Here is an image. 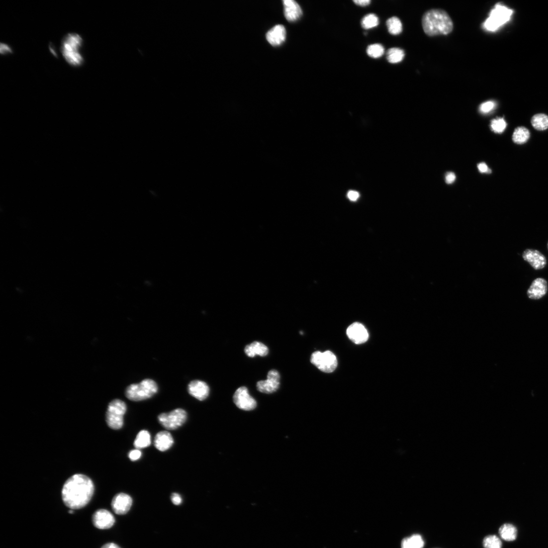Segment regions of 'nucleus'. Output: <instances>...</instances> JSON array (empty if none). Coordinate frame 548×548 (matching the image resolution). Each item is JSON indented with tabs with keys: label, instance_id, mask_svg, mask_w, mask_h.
I'll return each instance as SVG.
<instances>
[{
	"label": "nucleus",
	"instance_id": "3",
	"mask_svg": "<svg viewBox=\"0 0 548 548\" xmlns=\"http://www.w3.org/2000/svg\"><path fill=\"white\" fill-rule=\"evenodd\" d=\"M83 39L76 33L68 34L63 39L62 53L67 62L73 66H81L84 59L80 53Z\"/></svg>",
	"mask_w": 548,
	"mask_h": 548
},
{
	"label": "nucleus",
	"instance_id": "10",
	"mask_svg": "<svg viewBox=\"0 0 548 548\" xmlns=\"http://www.w3.org/2000/svg\"><path fill=\"white\" fill-rule=\"evenodd\" d=\"M280 376L278 371L275 369L270 370L268 373L267 379L258 382V390L267 394L276 391L280 386Z\"/></svg>",
	"mask_w": 548,
	"mask_h": 548
},
{
	"label": "nucleus",
	"instance_id": "14",
	"mask_svg": "<svg viewBox=\"0 0 548 548\" xmlns=\"http://www.w3.org/2000/svg\"><path fill=\"white\" fill-rule=\"evenodd\" d=\"M522 258L536 270L543 269L547 265L545 257L537 250L527 249L523 253Z\"/></svg>",
	"mask_w": 548,
	"mask_h": 548
},
{
	"label": "nucleus",
	"instance_id": "33",
	"mask_svg": "<svg viewBox=\"0 0 548 548\" xmlns=\"http://www.w3.org/2000/svg\"><path fill=\"white\" fill-rule=\"evenodd\" d=\"M128 456L131 460L135 461L139 460L141 458L142 453L139 450H134L129 453Z\"/></svg>",
	"mask_w": 548,
	"mask_h": 548
},
{
	"label": "nucleus",
	"instance_id": "13",
	"mask_svg": "<svg viewBox=\"0 0 548 548\" xmlns=\"http://www.w3.org/2000/svg\"><path fill=\"white\" fill-rule=\"evenodd\" d=\"M347 335L350 339L356 344L366 342L368 339V334L362 324L355 322L347 330Z\"/></svg>",
	"mask_w": 548,
	"mask_h": 548
},
{
	"label": "nucleus",
	"instance_id": "17",
	"mask_svg": "<svg viewBox=\"0 0 548 548\" xmlns=\"http://www.w3.org/2000/svg\"><path fill=\"white\" fill-rule=\"evenodd\" d=\"M286 32L282 25L279 24L271 29L266 35V38L270 44L278 46L285 40Z\"/></svg>",
	"mask_w": 548,
	"mask_h": 548
},
{
	"label": "nucleus",
	"instance_id": "19",
	"mask_svg": "<svg viewBox=\"0 0 548 548\" xmlns=\"http://www.w3.org/2000/svg\"><path fill=\"white\" fill-rule=\"evenodd\" d=\"M173 444V438L168 431H162L158 433L154 441V445L157 449L162 452L169 450Z\"/></svg>",
	"mask_w": 548,
	"mask_h": 548
},
{
	"label": "nucleus",
	"instance_id": "38",
	"mask_svg": "<svg viewBox=\"0 0 548 548\" xmlns=\"http://www.w3.org/2000/svg\"><path fill=\"white\" fill-rule=\"evenodd\" d=\"M478 168L481 173H490L491 170L484 163H481L478 165Z\"/></svg>",
	"mask_w": 548,
	"mask_h": 548
},
{
	"label": "nucleus",
	"instance_id": "1",
	"mask_svg": "<svg viewBox=\"0 0 548 548\" xmlns=\"http://www.w3.org/2000/svg\"><path fill=\"white\" fill-rule=\"evenodd\" d=\"M94 490L92 480L83 474H76L64 484L62 499L65 505L71 510L82 509L91 499Z\"/></svg>",
	"mask_w": 548,
	"mask_h": 548
},
{
	"label": "nucleus",
	"instance_id": "11",
	"mask_svg": "<svg viewBox=\"0 0 548 548\" xmlns=\"http://www.w3.org/2000/svg\"><path fill=\"white\" fill-rule=\"evenodd\" d=\"M133 500L128 494L120 493L114 496L111 502L114 512L119 515L126 514L131 509Z\"/></svg>",
	"mask_w": 548,
	"mask_h": 548
},
{
	"label": "nucleus",
	"instance_id": "25",
	"mask_svg": "<svg viewBox=\"0 0 548 548\" xmlns=\"http://www.w3.org/2000/svg\"><path fill=\"white\" fill-rule=\"evenodd\" d=\"M405 53L403 49L399 48H392L387 52V59L391 64H396L403 61Z\"/></svg>",
	"mask_w": 548,
	"mask_h": 548
},
{
	"label": "nucleus",
	"instance_id": "24",
	"mask_svg": "<svg viewBox=\"0 0 548 548\" xmlns=\"http://www.w3.org/2000/svg\"><path fill=\"white\" fill-rule=\"evenodd\" d=\"M386 24L389 32L392 35L400 34L403 31L402 22L397 17L394 16L389 18L387 20Z\"/></svg>",
	"mask_w": 548,
	"mask_h": 548
},
{
	"label": "nucleus",
	"instance_id": "30",
	"mask_svg": "<svg viewBox=\"0 0 548 548\" xmlns=\"http://www.w3.org/2000/svg\"><path fill=\"white\" fill-rule=\"evenodd\" d=\"M367 55L372 58H379L384 54L383 46L379 44H372L368 46L366 49Z\"/></svg>",
	"mask_w": 548,
	"mask_h": 548
},
{
	"label": "nucleus",
	"instance_id": "20",
	"mask_svg": "<svg viewBox=\"0 0 548 548\" xmlns=\"http://www.w3.org/2000/svg\"><path fill=\"white\" fill-rule=\"evenodd\" d=\"M244 352L248 357L251 358H254L256 356L265 357L269 353V349L263 343L255 341L246 346Z\"/></svg>",
	"mask_w": 548,
	"mask_h": 548
},
{
	"label": "nucleus",
	"instance_id": "29",
	"mask_svg": "<svg viewBox=\"0 0 548 548\" xmlns=\"http://www.w3.org/2000/svg\"><path fill=\"white\" fill-rule=\"evenodd\" d=\"M502 545L500 539L495 535L486 536L483 542L484 548H502Z\"/></svg>",
	"mask_w": 548,
	"mask_h": 548
},
{
	"label": "nucleus",
	"instance_id": "22",
	"mask_svg": "<svg viewBox=\"0 0 548 548\" xmlns=\"http://www.w3.org/2000/svg\"><path fill=\"white\" fill-rule=\"evenodd\" d=\"M499 534L502 539L506 541H515L517 537V528L512 524L503 525L499 529Z\"/></svg>",
	"mask_w": 548,
	"mask_h": 548
},
{
	"label": "nucleus",
	"instance_id": "2",
	"mask_svg": "<svg viewBox=\"0 0 548 548\" xmlns=\"http://www.w3.org/2000/svg\"><path fill=\"white\" fill-rule=\"evenodd\" d=\"M423 31L429 36L449 34L454 29V23L445 11L433 9L423 14L422 19Z\"/></svg>",
	"mask_w": 548,
	"mask_h": 548
},
{
	"label": "nucleus",
	"instance_id": "21",
	"mask_svg": "<svg viewBox=\"0 0 548 548\" xmlns=\"http://www.w3.org/2000/svg\"><path fill=\"white\" fill-rule=\"evenodd\" d=\"M425 541L419 534H414L404 539L401 543L402 548H423Z\"/></svg>",
	"mask_w": 548,
	"mask_h": 548
},
{
	"label": "nucleus",
	"instance_id": "42",
	"mask_svg": "<svg viewBox=\"0 0 548 548\" xmlns=\"http://www.w3.org/2000/svg\"><path fill=\"white\" fill-rule=\"evenodd\" d=\"M547 246H548V245H547Z\"/></svg>",
	"mask_w": 548,
	"mask_h": 548
},
{
	"label": "nucleus",
	"instance_id": "15",
	"mask_svg": "<svg viewBox=\"0 0 548 548\" xmlns=\"http://www.w3.org/2000/svg\"><path fill=\"white\" fill-rule=\"evenodd\" d=\"M189 393L199 401H204L208 396L210 388L206 383L200 380L191 381L188 385Z\"/></svg>",
	"mask_w": 548,
	"mask_h": 548
},
{
	"label": "nucleus",
	"instance_id": "18",
	"mask_svg": "<svg viewBox=\"0 0 548 548\" xmlns=\"http://www.w3.org/2000/svg\"><path fill=\"white\" fill-rule=\"evenodd\" d=\"M283 5L284 15L288 21H296L302 15L303 11L300 6L293 0H284Z\"/></svg>",
	"mask_w": 548,
	"mask_h": 548
},
{
	"label": "nucleus",
	"instance_id": "31",
	"mask_svg": "<svg viewBox=\"0 0 548 548\" xmlns=\"http://www.w3.org/2000/svg\"><path fill=\"white\" fill-rule=\"evenodd\" d=\"M507 123L503 118H497L491 121V128L495 133H502L507 127Z\"/></svg>",
	"mask_w": 548,
	"mask_h": 548
},
{
	"label": "nucleus",
	"instance_id": "4",
	"mask_svg": "<svg viewBox=\"0 0 548 548\" xmlns=\"http://www.w3.org/2000/svg\"><path fill=\"white\" fill-rule=\"evenodd\" d=\"M158 391L156 382L150 379H146L138 384L129 385L126 390V396L132 401H144L152 397Z\"/></svg>",
	"mask_w": 548,
	"mask_h": 548
},
{
	"label": "nucleus",
	"instance_id": "39",
	"mask_svg": "<svg viewBox=\"0 0 548 548\" xmlns=\"http://www.w3.org/2000/svg\"><path fill=\"white\" fill-rule=\"evenodd\" d=\"M354 3L361 6H366L370 4V1H369V0H356V1H354Z\"/></svg>",
	"mask_w": 548,
	"mask_h": 548
},
{
	"label": "nucleus",
	"instance_id": "41",
	"mask_svg": "<svg viewBox=\"0 0 548 548\" xmlns=\"http://www.w3.org/2000/svg\"><path fill=\"white\" fill-rule=\"evenodd\" d=\"M69 513H70V514H73V513H74V511H73V510H70V511H69Z\"/></svg>",
	"mask_w": 548,
	"mask_h": 548
},
{
	"label": "nucleus",
	"instance_id": "34",
	"mask_svg": "<svg viewBox=\"0 0 548 548\" xmlns=\"http://www.w3.org/2000/svg\"><path fill=\"white\" fill-rule=\"evenodd\" d=\"M171 500L174 505L179 506L182 503L183 500L181 496L177 493H173L171 496Z\"/></svg>",
	"mask_w": 548,
	"mask_h": 548
},
{
	"label": "nucleus",
	"instance_id": "36",
	"mask_svg": "<svg viewBox=\"0 0 548 548\" xmlns=\"http://www.w3.org/2000/svg\"><path fill=\"white\" fill-rule=\"evenodd\" d=\"M347 196L350 200L356 201L359 198L360 194L357 191L351 190L348 192Z\"/></svg>",
	"mask_w": 548,
	"mask_h": 548
},
{
	"label": "nucleus",
	"instance_id": "32",
	"mask_svg": "<svg viewBox=\"0 0 548 548\" xmlns=\"http://www.w3.org/2000/svg\"><path fill=\"white\" fill-rule=\"evenodd\" d=\"M495 105V103L492 101L485 102L480 105V111L482 113H489L494 108Z\"/></svg>",
	"mask_w": 548,
	"mask_h": 548
},
{
	"label": "nucleus",
	"instance_id": "28",
	"mask_svg": "<svg viewBox=\"0 0 548 548\" xmlns=\"http://www.w3.org/2000/svg\"><path fill=\"white\" fill-rule=\"evenodd\" d=\"M378 24V17L374 14H369L365 15L362 21V26L365 29L376 27Z\"/></svg>",
	"mask_w": 548,
	"mask_h": 548
},
{
	"label": "nucleus",
	"instance_id": "5",
	"mask_svg": "<svg viewBox=\"0 0 548 548\" xmlns=\"http://www.w3.org/2000/svg\"><path fill=\"white\" fill-rule=\"evenodd\" d=\"M513 12L512 10L504 5H496L484 23V28L489 31H496L509 21Z\"/></svg>",
	"mask_w": 548,
	"mask_h": 548
},
{
	"label": "nucleus",
	"instance_id": "27",
	"mask_svg": "<svg viewBox=\"0 0 548 548\" xmlns=\"http://www.w3.org/2000/svg\"><path fill=\"white\" fill-rule=\"evenodd\" d=\"M532 124L537 130H545L548 128V116L544 114H536L532 118Z\"/></svg>",
	"mask_w": 548,
	"mask_h": 548
},
{
	"label": "nucleus",
	"instance_id": "6",
	"mask_svg": "<svg viewBox=\"0 0 548 548\" xmlns=\"http://www.w3.org/2000/svg\"><path fill=\"white\" fill-rule=\"evenodd\" d=\"M127 412L125 403L119 399L111 401L107 408L106 415L107 424L111 429H120L123 425V416Z\"/></svg>",
	"mask_w": 548,
	"mask_h": 548
},
{
	"label": "nucleus",
	"instance_id": "9",
	"mask_svg": "<svg viewBox=\"0 0 548 548\" xmlns=\"http://www.w3.org/2000/svg\"><path fill=\"white\" fill-rule=\"evenodd\" d=\"M233 400L238 408L244 411L253 410L257 406V401L249 393L248 389L244 386L239 388L236 391Z\"/></svg>",
	"mask_w": 548,
	"mask_h": 548
},
{
	"label": "nucleus",
	"instance_id": "8",
	"mask_svg": "<svg viewBox=\"0 0 548 548\" xmlns=\"http://www.w3.org/2000/svg\"><path fill=\"white\" fill-rule=\"evenodd\" d=\"M311 363L321 371L327 373L334 371L338 365L336 357L330 351L314 353L311 357Z\"/></svg>",
	"mask_w": 548,
	"mask_h": 548
},
{
	"label": "nucleus",
	"instance_id": "12",
	"mask_svg": "<svg viewBox=\"0 0 548 548\" xmlns=\"http://www.w3.org/2000/svg\"><path fill=\"white\" fill-rule=\"evenodd\" d=\"M92 522L96 528L107 530L113 526L115 518L109 511L105 509H100L96 511L93 515Z\"/></svg>",
	"mask_w": 548,
	"mask_h": 548
},
{
	"label": "nucleus",
	"instance_id": "7",
	"mask_svg": "<svg viewBox=\"0 0 548 548\" xmlns=\"http://www.w3.org/2000/svg\"><path fill=\"white\" fill-rule=\"evenodd\" d=\"M187 415L182 409H177L169 413H162L158 416L160 424L166 430H175L182 427L186 422Z\"/></svg>",
	"mask_w": 548,
	"mask_h": 548
},
{
	"label": "nucleus",
	"instance_id": "37",
	"mask_svg": "<svg viewBox=\"0 0 548 548\" xmlns=\"http://www.w3.org/2000/svg\"><path fill=\"white\" fill-rule=\"evenodd\" d=\"M0 52L1 54H7L9 53H12V51L10 47L5 44H1V47H0Z\"/></svg>",
	"mask_w": 548,
	"mask_h": 548
},
{
	"label": "nucleus",
	"instance_id": "40",
	"mask_svg": "<svg viewBox=\"0 0 548 548\" xmlns=\"http://www.w3.org/2000/svg\"><path fill=\"white\" fill-rule=\"evenodd\" d=\"M101 548H120L118 546L114 543H108L104 545Z\"/></svg>",
	"mask_w": 548,
	"mask_h": 548
},
{
	"label": "nucleus",
	"instance_id": "16",
	"mask_svg": "<svg viewBox=\"0 0 548 548\" xmlns=\"http://www.w3.org/2000/svg\"><path fill=\"white\" fill-rule=\"evenodd\" d=\"M548 291L547 281L542 278L536 279L532 282L528 290L529 297L532 300H539L544 296Z\"/></svg>",
	"mask_w": 548,
	"mask_h": 548
},
{
	"label": "nucleus",
	"instance_id": "26",
	"mask_svg": "<svg viewBox=\"0 0 548 548\" xmlns=\"http://www.w3.org/2000/svg\"><path fill=\"white\" fill-rule=\"evenodd\" d=\"M530 137V132L527 128L523 127H518L514 131L513 140L516 144H524L528 141Z\"/></svg>",
	"mask_w": 548,
	"mask_h": 548
},
{
	"label": "nucleus",
	"instance_id": "35",
	"mask_svg": "<svg viewBox=\"0 0 548 548\" xmlns=\"http://www.w3.org/2000/svg\"><path fill=\"white\" fill-rule=\"evenodd\" d=\"M456 179V174L453 172L447 173L445 180L447 184H452L455 182Z\"/></svg>",
	"mask_w": 548,
	"mask_h": 548
},
{
	"label": "nucleus",
	"instance_id": "23",
	"mask_svg": "<svg viewBox=\"0 0 548 548\" xmlns=\"http://www.w3.org/2000/svg\"><path fill=\"white\" fill-rule=\"evenodd\" d=\"M151 444V436L146 430L140 431L137 435L134 443L136 449L141 450L147 448Z\"/></svg>",
	"mask_w": 548,
	"mask_h": 548
}]
</instances>
